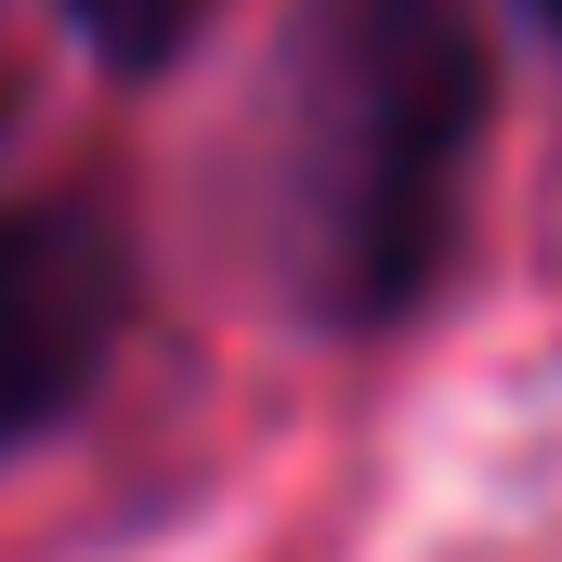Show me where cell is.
I'll list each match as a JSON object with an SVG mask.
<instances>
[{
    "instance_id": "6da1fadb",
    "label": "cell",
    "mask_w": 562,
    "mask_h": 562,
    "mask_svg": "<svg viewBox=\"0 0 562 562\" xmlns=\"http://www.w3.org/2000/svg\"><path fill=\"white\" fill-rule=\"evenodd\" d=\"M484 132V40L458 0H327L301 105V223L353 327L406 314L445 276L458 183Z\"/></svg>"
},
{
    "instance_id": "277c9868",
    "label": "cell",
    "mask_w": 562,
    "mask_h": 562,
    "mask_svg": "<svg viewBox=\"0 0 562 562\" xmlns=\"http://www.w3.org/2000/svg\"><path fill=\"white\" fill-rule=\"evenodd\" d=\"M537 26H550V40H562V0H537Z\"/></svg>"
},
{
    "instance_id": "7a4b0ae2",
    "label": "cell",
    "mask_w": 562,
    "mask_h": 562,
    "mask_svg": "<svg viewBox=\"0 0 562 562\" xmlns=\"http://www.w3.org/2000/svg\"><path fill=\"white\" fill-rule=\"evenodd\" d=\"M132 262L92 210H0V445L92 393Z\"/></svg>"
},
{
    "instance_id": "3957f363",
    "label": "cell",
    "mask_w": 562,
    "mask_h": 562,
    "mask_svg": "<svg viewBox=\"0 0 562 562\" xmlns=\"http://www.w3.org/2000/svg\"><path fill=\"white\" fill-rule=\"evenodd\" d=\"M79 13V40L105 53V66H170L196 26H210V0H66Z\"/></svg>"
}]
</instances>
